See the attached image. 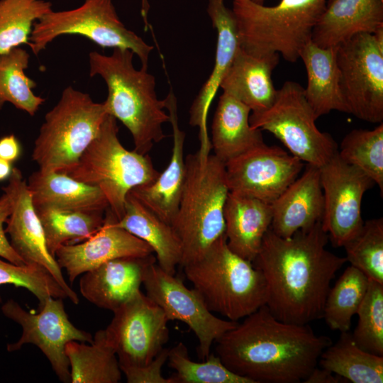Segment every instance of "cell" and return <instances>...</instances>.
Returning a JSON list of instances; mask_svg holds the SVG:
<instances>
[{
  "label": "cell",
  "mask_w": 383,
  "mask_h": 383,
  "mask_svg": "<svg viewBox=\"0 0 383 383\" xmlns=\"http://www.w3.org/2000/svg\"><path fill=\"white\" fill-rule=\"evenodd\" d=\"M135 54L113 48L111 55L96 51L89 54V76H101L108 88L104 101L108 114L120 121L131 133L134 150L146 155L166 135L162 126L170 122L165 99L155 92V79L148 67L135 68Z\"/></svg>",
  "instance_id": "3"
},
{
  "label": "cell",
  "mask_w": 383,
  "mask_h": 383,
  "mask_svg": "<svg viewBox=\"0 0 383 383\" xmlns=\"http://www.w3.org/2000/svg\"><path fill=\"white\" fill-rule=\"evenodd\" d=\"M2 284L26 288L38 299L39 307L49 297L67 298L65 290L50 272L38 265H18L0 259V285Z\"/></svg>",
  "instance_id": "40"
},
{
  "label": "cell",
  "mask_w": 383,
  "mask_h": 383,
  "mask_svg": "<svg viewBox=\"0 0 383 383\" xmlns=\"http://www.w3.org/2000/svg\"><path fill=\"white\" fill-rule=\"evenodd\" d=\"M65 173L98 188L108 201L109 210L118 221L123 216L129 192L152 182L160 172L148 154L124 148L118 138L116 119L108 114L96 136Z\"/></svg>",
  "instance_id": "7"
},
{
  "label": "cell",
  "mask_w": 383,
  "mask_h": 383,
  "mask_svg": "<svg viewBox=\"0 0 383 383\" xmlns=\"http://www.w3.org/2000/svg\"><path fill=\"white\" fill-rule=\"evenodd\" d=\"M339 157L367 174L383 192V123L372 130L354 129L343 138Z\"/></svg>",
  "instance_id": "36"
},
{
  "label": "cell",
  "mask_w": 383,
  "mask_h": 383,
  "mask_svg": "<svg viewBox=\"0 0 383 383\" xmlns=\"http://www.w3.org/2000/svg\"><path fill=\"white\" fill-rule=\"evenodd\" d=\"M207 13L217 32L214 65L209 78L203 84L189 109V123L199 128L202 156L210 155L211 140L207 130L209 111L221 81L240 48L237 24L232 9L227 8L224 0H209Z\"/></svg>",
  "instance_id": "19"
},
{
  "label": "cell",
  "mask_w": 383,
  "mask_h": 383,
  "mask_svg": "<svg viewBox=\"0 0 383 383\" xmlns=\"http://www.w3.org/2000/svg\"><path fill=\"white\" fill-rule=\"evenodd\" d=\"M63 299L49 297L37 313L24 310L17 302L8 300L1 307L3 313L22 327L18 340L9 344V352L18 350L24 344L36 345L49 360L58 379L70 382V364L65 346L72 340L91 343V333L76 328L69 320Z\"/></svg>",
  "instance_id": "13"
},
{
  "label": "cell",
  "mask_w": 383,
  "mask_h": 383,
  "mask_svg": "<svg viewBox=\"0 0 383 383\" xmlns=\"http://www.w3.org/2000/svg\"><path fill=\"white\" fill-rule=\"evenodd\" d=\"M303 166L282 148L263 143L225 164L226 182L229 192L271 204L299 177Z\"/></svg>",
  "instance_id": "16"
},
{
  "label": "cell",
  "mask_w": 383,
  "mask_h": 383,
  "mask_svg": "<svg viewBox=\"0 0 383 383\" xmlns=\"http://www.w3.org/2000/svg\"><path fill=\"white\" fill-rule=\"evenodd\" d=\"M340 85L349 113L383 121V48L374 34L359 33L336 46Z\"/></svg>",
  "instance_id": "11"
},
{
  "label": "cell",
  "mask_w": 383,
  "mask_h": 383,
  "mask_svg": "<svg viewBox=\"0 0 383 383\" xmlns=\"http://www.w3.org/2000/svg\"><path fill=\"white\" fill-rule=\"evenodd\" d=\"M380 1L383 2V0H380Z\"/></svg>",
  "instance_id": "48"
},
{
  "label": "cell",
  "mask_w": 383,
  "mask_h": 383,
  "mask_svg": "<svg viewBox=\"0 0 383 383\" xmlns=\"http://www.w3.org/2000/svg\"><path fill=\"white\" fill-rule=\"evenodd\" d=\"M35 208L82 212H104L109 204L96 187L60 172H33L27 182Z\"/></svg>",
  "instance_id": "26"
},
{
  "label": "cell",
  "mask_w": 383,
  "mask_h": 383,
  "mask_svg": "<svg viewBox=\"0 0 383 383\" xmlns=\"http://www.w3.org/2000/svg\"><path fill=\"white\" fill-rule=\"evenodd\" d=\"M383 28L380 0H328L316 23L311 41L319 47H336L355 35L374 34Z\"/></svg>",
  "instance_id": "23"
},
{
  "label": "cell",
  "mask_w": 383,
  "mask_h": 383,
  "mask_svg": "<svg viewBox=\"0 0 383 383\" xmlns=\"http://www.w3.org/2000/svg\"><path fill=\"white\" fill-rule=\"evenodd\" d=\"M320 366L353 383H382L383 356L360 348L348 331L342 332L319 357Z\"/></svg>",
  "instance_id": "31"
},
{
  "label": "cell",
  "mask_w": 383,
  "mask_h": 383,
  "mask_svg": "<svg viewBox=\"0 0 383 383\" xmlns=\"http://www.w3.org/2000/svg\"><path fill=\"white\" fill-rule=\"evenodd\" d=\"M250 109L232 96L221 95L211 125V148L225 164L264 143L262 131L249 122Z\"/></svg>",
  "instance_id": "29"
},
{
  "label": "cell",
  "mask_w": 383,
  "mask_h": 383,
  "mask_svg": "<svg viewBox=\"0 0 383 383\" xmlns=\"http://www.w3.org/2000/svg\"><path fill=\"white\" fill-rule=\"evenodd\" d=\"M328 239L321 221L289 238L266 232L252 262L265 277L266 305L277 319L305 325L323 317L331 282L347 262L326 249Z\"/></svg>",
  "instance_id": "1"
},
{
  "label": "cell",
  "mask_w": 383,
  "mask_h": 383,
  "mask_svg": "<svg viewBox=\"0 0 383 383\" xmlns=\"http://www.w3.org/2000/svg\"><path fill=\"white\" fill-rule=\"evenodd\" d=\"M101 227L82 243L60 246L55 259L72 283L76 278L111 260L128 257H146L154 254L143 240L117 226L113 214L107 210Z\"/></svg>",
  "instance_id": "18"
},
{
  "label": "cell",
  "mask_w": 383,
  "mask_h": 383,
  "mask_svg": "<svg viewBox=\"0 0 383 383\" xmlns=\"http://www.w3.org/2000/svg\"><path fill=\"white\" fill-rule=\"evenodd\" d=\"M13 168L11 162L0 157V182L9 179Z\"/></svg>",
  "instance_id": "45"
},
{
  "label": "cell",
  "mask_w": 383,
  "mask_h": 383,
  "mask_svg": "<svg viewBox=\"0 0 383 383\" xmlns=\"http://www.w3.org/2000/svg\"><path fill=\"white\" fill-rule=\"evenodd\" d=\"M141 1V16L143 20L144 23V30L145 31H147L150 27V24L148 23V11L150 10V4L148 0H140Z\"/></svg>",
  "instance_id": "46"
},
{
  "label": "cell",
  "mask_w": 383,
  "mask_h": 383,
  "mask_svg": "<svg viewBox=\"0 0 383 383\" xmlns=\"http://www.w3.org/2000/svg\"><path fill=\"white\" fill-rule=\"evenodd\" d=\"M182 267L207 308L228 320L238 322L267 303L263 274L229 248L225 234Z\"/></svg>",
  "instance_id": "4"
},
{
  "label": "cell",
  "mask_w": 383,
  "mask_h": 383,
  "mask_svg": "<svg viewBox=\"0 0 383 383\" xmlns=\"http://www.w3.org/2000/svg\"><path fill=\"white\" fill-rule=\"evenodd\" d=\"M143 284L146 295L162 309L169 321H180L194 333L201 360L211 353L212 344L238 323L214 316L196 289L187 287L181 279L165 272L156 262L147 268Z\"/></svg>",
  "instance_id": "14"
},
{
  "label": "cell",
  "mask_w": 383,
  "mask_h": 383,
  "mask_svg": "<svg viewBox=\"0 0 383 383\" xmlns=\"http://www.w3.org/2000/svg\"><path fill=\"white\" fill-rule=\"evenodd\" d=\"M368 284V277L357 268L350 265L344 270L331 287L324 304L322 318L331 330L340 333L350 331Z\"/></svg>",
  "instance_id": "34"
},
{
  "label": "cell",
  "mask_w": 383,
  "mask_h": 383,
  "mask_svg": "<svg viewBox=\"0 0 383 383\" xmlns=\"http://www.w3.org/2000/svg\"><path fill=\"white\" fill-rule=\"evenodd\" d=\"M62 35H82L102 48L131 50L144 67H148L149 55L153 50V46L125 26L113 0H84L74 9L50 11L34 23L28 45L38 55Z\"/></svg>",
  "instance_id": "9"
},
{
  "label": "cell",
  "mask_w": 383,
  "mask_h": 383,
  "mask_svg": "<svg viewBox=\"0 0 383 383\" xmlns=\"http://www.w3.org/2000/svg\"><path fill=\"white\" fill-rule=\"evenodd\" d=\"M339 376L332 372L323 368L315 367L308 377L304 380L305 383H338L340 382Z\"/></svg>",
  "instance_id": "44"
},
{
  "label": "cell",
  "mask_w": 383,
  "mask_h": 383,
  "mask_svg": "<svg viewBox=\"0 0 383 383\" xmlns=\"http://www.w3.org/2000/svg\"><path fill=\"white\" fill-rule=\"evenodd\" d=\"M155 262L154 254L109 260L83 274L79 292L97 307L113 312L140 290L147 268Z\"/></svg>",
  "instance_id": "20"
},
{
  "label": "cell",
  "mask_w": 383,
  "mask_h": 383,
  "mask_svg": "<svg viewBox=\"0 0 383 383\" xmlns=\"http://www.w3.org/2000/svg\"><path fill=\"white\" fill-rule=\"evenodd\" d=\"M169 349L164 348L157 355L146 365L121 369L128 383H172L165 377L162 368L167 362Z\"/></svg>",
  "instance_id": "41"
},
{
  "label": "cell",
  "mask_w": 383,
  "mask_h": 383,
  "mask_svg": "<svg viewBox=\"0 0 383 383\" xmlns=\"http://www.w3.org/2000/svg\"><path fill=\"white\" fill-rule=\"evenodd\" d=\"M252 1L260 4H264V2L265 0H252Z\"/></svg>",
  "instance_id": "47"
},
{
  "label": "cell",
  "mask_w": 383,
  "mask_h": 383,
  "mask_svg": "<svg viewBox=\"0 0 383 383\" xmlns=\"http://www.w3.org/2000/svg\"><path fill=\"white\" fill-rule=\"evenodd\" d=\"M185 179L172 222L182 246L180 266L201 255L225 234L223 209L229 192L225 163L198 151L185 157Z\"/></svg>",
  "instance_id": "5"
},
{
  "label": "cell",
  "mask_w": 383,
  "mask_h": 383,
  "mask_svg": "<svg viewBox=\"0 0 383 383\" xmlns=\"http://www.w3.org/2000/svg\"><path fill=\"white\" fill-rule=\"evenodd\" d=\"M279 54L255 57L238 49L220 85L223 92L238 99L251 113L268 109L274 103L277 89L272 74L279 63Z\"/></svg>",
  "instance_id": "24"
},
{
  "label": "cell",
  "mask_w": 383,
  "mask_h": 383,
  "mask_svg": "<svg viewBox=\"0 0 383 383\" xmlns=\"http://www.w3.org/2000/svg\"><path fill=\"white\" fill-rule=\"evenodd\" d=\"M42 224L47 247L55 257L62 245L82 242L103 225V212H82L51 208H35Z\"/></svg>",
  "instance_id": "32"
},
{
  "label": "cell",
  "mask_w": 383,
  "mask_h": 383,
  "mask_svg": "<svg viewBox=\"0 0 383 383\" xmlns=\"http://www.w3.org/2000/svg\"><path fill=\"white\" fill-rule=\"evenodd\" d=\"M115 224L146 243L155 255L160 267L175 274L176 267L182 262V246L172 225L160 218L130 192L123 216Z\"/></svg>",
  "instance_id": "27"
},
{
  "label": "cell",
  "mask_w": 383,
  "mask_h": 383,
  "mask_svg": "<svg viewBox=\"0 0 383 383\" xmlns=\"http://www.w3.org/2000/svg\"><path fill=\"white\" fill-rule=\"evenodd\" d=\"M307 74L306 99L316 118L332 111L349 113L340 85L336 47L323 48L311 40L300 53Z\"/></svg>",
  "instance_id": "28"
},
{
  "label": "cell",
  "mask_w": 383,
  "mask_h": 383,
  "mask_svg": "<svg viewBox=\"0 0 383 383\" xmlns=\"http://www.w3.org/2000/svg\"><path fill=\"white\" fill-rule=\"evenodd\" d=\"M30 55L20 47L0 54V109L5 102L33 116L45 99L34 94L37 86L34 80L25 74Z\"/></svg>",
  "instance_id": "33"
},
{
  "label": "cell",
  "mask_w": 383,
  "mask_h": 383,
  "mask_svg": "<svg viewBox=\"0 0 383 383\" xmlns=\"http://www.w3.org/2000/svg\"><path fill=\"white\" fill-rule=\"evenodd\" d=\"M2 189L12 199V208L6 221L5 232L10 243L26 265H38L47 269L74 304L79 299L67 284L55 257L48 251L44 231L33 204L30 192L22 173L13 167L9 183Z\"/></svg>",
  "instance_id": "17"
},
{
  "label": "cell",
  "mask_w": 383,
  "mask_h": 383,
  "mask_svg": "<svg viewBox=\"0 0 383 383\" xmlns=\"http://www.w3.org/2000/svg\"><path fill=\"white\" fill-rule=\"evenodd\" d=\"M327 0H280L267 6L252 0H233L240 47L255 57L281 54L287 62L299 59L311 40Z\"/></svg>",
  "instance_id": "6"
},
{
  "label": "cell",
  "mask_w": 383,
  "mask_h": 383,
  "mask_svg": "<svg viewBox=\"0 0 383 383\" xmlns=\"http://www.w3.org/2000/svg\"><path fill=\"white\" fill-rule=\"evenodd\" d=\"M167 362L174 370L170 377L172 383H252L231 371L213 353L201 362L191 360L182 342L169 349Z\"/></svg>",
  "instance_id": "37"
},
{
  "label": "cell",
  "mask_w": 383,
  "mask_h": 383,
  "mask_svg": "<svg viewBox=\"0 0 383 383\" xmlns=\"http://www.w3.org/2000/svg\"><path fill=\"white\" fill-rule=\"evenodd\" d=\"M3 191L0 197V257L15 265H23L25 262L12 248L4 228L11 212L12 199L8 191Z\"/></svg>",
  "instance_id": "42"
},
{
  "label": "cell",
  "mask_w": 383,
  "mask_h": 383,
  "mask_svg": "<svg viewBox=\"0 0 383 383\" xmlns=\"http://www.w3.org/2000/svg\"><path fill=\"white\" fill-rule=\"evenodd\" d=\"M223 218L229 248L252 262L272 219L271 204L260 199L229 192Z\"/></svg>",
  "instance_id": "25"
},
{
  "label": "cell",
  "mask_w": 383,
  "mask_h": 383,
  "mask_svg": "<svg viewBox=\"0 0 383 383\" xmlns=\"http://www.w3.org/2000/svg\"><path fill=\"white\" fill-rule=\"evenodd\" d=\"M324 207L318 167L308 165L287 189L271 204L270 228L282 238L321 221Z\"/></svg>",
  "instance_id": "22"
},
{
  "label": "cell",
  "mask_w": 383,
  "mask_h": 383,
  "mask_svg": "<svg viewBox=\"0 0 383 383\" xmlns=\"http://www.w3.org/2000/svg\"><path fill=\"white\" fill-rule=\"evenodd\" d=\"M347 262L369 279L383 284V218L364 222L357 234L344 246Z\"/></svg>",
  "instance_id": "38"
},
{
  "label": "cell",
  "mask_w": 383,
  "mask_h": 383,
  "mask_svg": "<svg viewBox=\"0 0 383 383\" xmlns=\"http://www.w3.org/2000/svg\"><path fill=\"white\" fill-rule=\"evenodd\" d=\"M215 343L224 365L252 383H299L317 366L332 341L308 324L277 319L265 304Z\"/></svg>",
  "instance_id": "2"
},
{
  "label": "cell",
  "mask_w": 383,
  "mask_h": 383,
  "mask_svg": "<svg viewBox=\"0 0 383 383\" xmlns=\"http://www.w3.org/2000/svg\"><path fill=\"white\" fill-rule=\"evenodd\" d=\"M168 321L162 309L140 290L115 310L103 330L120 368L152 360L169 340Z\"/></svg>",
  "instance_id": "12"
},
{
  "label": "cell",
  "mask_w": 383,
  "mask_h": 383,
  "mask_svg": "<svg viewBox=\"0 0 383 383\" xmlns=\"http://www.w3.org/2000/svg\"><path fill=\"white\" fill-rule=\"evenodd\" d=\"M358 321L352 334L362 350L383 356V284L369 279L365 298L357 311Z\"/></svg>",
  "instance_id": "39"
},
{
  "label": "cell",
  "mask_w": 383,
  "mask_h": 383,
  "mask_svg": "<svg viewBox=\"0 0 383 383\" xmlns=\"http://www.w3.org/2000/svg\"><path fill=\"white\" fill-rule=\"evenodd\" d=\"M316 120L304 88L294 81L285 82L277 89L276 99L268 109L251 113L249 118L253 128L271 133L292 155L320 168L338 149L329 133L319 131Z\"/></svg>",
  "instance_id": "10"
},
{
  "label": "cell",
  "mask_w": 383,
  "mask_h": 383,
  "mask_svg": "<svg viewBox=\"0 0 383 383\" xmlns=\"http://www.w3.org/2000/svg\"><path fill=\"white\" fill-rule=\"evenodd\" d=\"M52 10L45 0H0V54L28 45L34 23Z\"/></svg>",
  "instance_id": "35"
},
{
  "label": "cell",
  "mask_w": 383,
  "mask_h": 383,
  "mask_svg": "<svg viewBox=\"0 0 383 383\" xmlns=\"http://www.w3.org/2000/svg\"><path fill=\"white\" fill-rule=\"evenodd\" d=\"M319 170L324 199L322 227L334 246L343 247L361 229L362 198L375 184L338 152Z\"/></svg>",
  "instance_id": "15"
},
{
  "label": "cell",
  "mask_w": 383,
  "mask_h": 383,
  "mask_svg": "<svg viewBox=\"0 0 383 383\" xmlns=\"http://www.w3.org/2000/svg\"><path fill=\"white\" fill-rule=\"evenodd\" d=\"M165 101L173 136L170 162L152 182L138 186L130 193L160 218L172 225L177 212L185 179L184 144L186 134L179 126L177 99L172 89Z\"/></svg>",
  "instance_id": "21"
},
{
  "label": "cell",
  "mask_w": 383,
  "mask_h": 383,
  "mask_svg": "<svg viewBox=\"0 0 383 383\" xmlns=\"http://www.w3.org/2000/svg\"><path fill=\"white\" fill-rule=\"evenodd\" d=\"M108 115L104 102L66 87L45 116L34 143L32 160L43 172H65L73 167L96 136Z\"/></svg>",
  "instance_id": "8"
},
{
  "label": "cell",
  "mask_w": 383,
  "mask_h": 383,
  "mask_svg": "<svg viewBox=\"0 0 383 383\" xmlns=\"http://www.w3.org/2000/svg\"><path fill=\"white\" fill-rule=\"evenodd\" d=\"M65 354L72 383H117L121 379L117 356L104 330L98 331L89 344L70 341Z\"/></svg>",
  "instance_id": "30"
},
{
  "label": "cell",
  "mask_w": 383,
  "mask_h": 383,
  "mask_svg": "<svg viewBox=\"0 0 383 383\" xmlns=\"http://www.w3.org/2000/svg\"><path fill=\"white\" fill-rule=\"evenodd\" d=\"M21 154V146L13 135H5L0 138V157L13 163Z\"/></svg>",
  "instance_id": "43"
}]
</instances>
